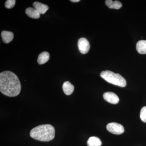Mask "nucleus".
<instances>
[{"label": "nucleus", "mask_w": 146, "mask_h": 146, "mask_svg": "<svg viewBox=\"0 0 146 146\" xmlns=\"http://www.w3.org/2000/svg\"><path fill=\"white\" fill-rule=\"evenodd\" d=\"M21 82L17 76L10 71H5L0 74V91L5 96L16 97L21 92Z\"/></svg>", "instance_id": "f257e3e1"}, {"label": "nucleus", "mask_w": 146, "mask_h": 146, "mask_svg": "<svg viewBox=\"0 0 146 146\" xmlns=\"http://www.w3.org/2000/svg\"><path fill=\"white\" fill-rule=\"evenodd\" d=\"M30 135L31 138L37 141L48 142L54 138V128L49 124L39 125L33 129Z\"/></svg>", "instance_id": "f03ea898"}, {"label": "nucleus", "mask_w": 146, "mask_h": 146, "mask_svg": "<svg viewBox=\"0 0 146 146\" xmlns=\"http://www.w3.org/2000/svg\"><path fill=\"white\" fill-rule=\"evenodd\" d=\"M100 76L107 82L116 86L124 87L126 85L125 80L119 74L106 70L102 72Z\"/></svg>", "instance_id": "7ed1b4c3"}, {"label": "nucleus", "mask_w": 146, "mask_h": 146, "mask_svg": "<svg viewBox=\"0 0 146 146\" xmlns=\"http://www.w3.org/2000/svg\"><path fill=\"white\" fill-rule=\"evenodd\" d=\"M106 128L110 132L116 135H120L124 131L123 126L117 123H109L107 125Z\"/></svg>", "instance_id": "20e7f679"}, {"label": "nucleus", "mask_w": 146, "mask_h": 146, "mask_svg": "<svg viewBox=\"0 0 146 146\" xmlns=\"http://www.w3.org/2000/svg\"><path fill=\"white\" fill-rule=\"evenodd\" d=\"M78 45L80 52L83 54L89 52L90 48V45L89 41L86 38H82L79 39Z\"/></svg>", "instance_id": "39448f33"}, {"label": "nucleus", "mask_w": 146, "mask_h": 146, "mask_svg": "<svg viewBox=\"0 0 146 146\" xmlns=\"http://www.w3.org/2000/svg\"><path fill=\"white\" fill-rule=\"evenodd\" d=\"M103 98L106 101L112 104H117L119 101V97L113 92H106L104 94Z\"/></svg>", "instance_id": "423d86ee"}, {"label": "nucleus", "mask_w": 146, "mask_h": 146, "mask_svg": "<svg viewBox=\"0 0 146 146\" xmlns=\"http://www.w3.org/2000/svg\"><path fill=\"white\" fill-rule=\"evenodd\" d=\"M33 6L40 14H44L49 9L48 5L38 2L33 3Z\"/></svg>", "instance_id": "0eeeda50"}, {"label": "nucleus", "mask_w": 146, "mask_h": 146, "mask_svg": "<svg viewBox=\"0 0 146 146\" xmlns=\"http://www.w3.org/2000/svg\"><path fill=\"white\" fill-rule=\"evenodd\" d=\"M2 38L3 42L5 44H8L12 41L13 38V34L11 32L3 31L2 32Z\"/></svg>", "instance_id": "6e6552de"}, {"label": "nucleus", "mask_w": 146, "mask_h": 146, "mask_svg": "<svg viewBox=\"0 0 146 146\" xmlns=\"http://www.w3.org/2000/svg\"><path fill=\"white\" fill-rule=\"evenodd\" d=\"M74 85H73L70 82H65L63 84V91L67 96H70L72 94L74 91Z\"/></svg>", "instance_id": "1a4fd4ad"}, {"label": "nucleus", "mask_w": 146, "mask_h": 146, "mask_svg": "<svg viewBox=\"0 0 146 146\" xmlns=\"http://www.w3.org/2000/svg\"><path fill=\"white\" fill-rule=\"evenodd\" d=\"M136 48L140 54H146V40H140L136 44Z\"/></svg>", "instance_id": "9d476101"}, {"label": "nucleus", "mask_w": 146, "mask_h": 146, "mask_svg": "<svg viewBox=\"0 0 146 146\" xmlns=\"http://www.w3.org/2000/svg\"><path fill=\"white\" fill-rule=\"evenodd\" d=\"M25 13L29 17L33 19H38L40 16V14L35 9L29 7L25 10Z\"/></svg>", "instance_id": "9b49d317"}, {"label": "nucleus", "mask_w": 146, "mask_h": 146, "mask_svg": "<svg viewBox=\"0 0 146 146\" xmlns=\"http://www.w3.org/2000/svg\"><path fill=\"white\" fill-rule=\"evenodd\" d=\"M105 3L109 8L114 9H119L122 6L121 3L118 1H113L112 0H106V1Z\"/></svg>", "instance_id": "f8f14e48"}, {"label": "nucleus", "mask_w": 146, "mask_h": 146, "mask_svg": "<svg viewBox=\"0 0 146 146\" xmlns=\"http://www.w3.org/2000/svg\"><path fill=\"white\" fill-rule=\"evenodd\" d=\"M49 58V53L47 52H44L39 54L37 59V62L40 65H42L48 62Z\"/></svg>", "instance_id": "ddd939ff"}, {"label": "nucleus", "mask_w": 146, "mask_h": 146, "mask_svg": "<svg viewBox=\"0 0 146 146\" xmlns=\"http://www.w3.org/2000/svg\"><path fill=\"white\" fill-rule=\"evenodd\" d=\"M102 144L99 138L96 136H92L89 138L87 142L88 146H101Z\"/></svg>", "instance_id": "4468645a"}, {"label": "nucleus", "mask_w": 146, "mask_h": 146, "mask_svg": "<svg viewBox=\"0 0 146 146\" xmlns=\"http://www.w3.org/2000/svg\"><path fill=\"white\" fill-rule=\"evenodd\" d=\"M140 118L144 122L146 123V106L142 108L140 112Z\"/></svg>", "instance_id": "2eb2a0df"}, {"label": "nucleus", "mask_w": 146, "mask_h": 146, "mask_svg": "<svg viewBox=\"0 0 146 146\" xmlns=\"http://www.w3.org/2000/svg\"><path fill=\"white\" fill-rule=\"evenodd\" d=\"M15 0H7L5 3V7L7 9H11L14 7L16 3Z\"/></svg>", "instance_id": "dca6fc26"}, {"label": "nucleus", "mask_w": 146, "mask_h": 146, "mask_svg": "<svg viewBox=\"0 0 146 146\" xmlns=\"http://www.w3.org/2000/svg\"><path fill=\"white\" fill-rule=\"evenodd\" d=\"M80 1V0H71L70 1L73 3H77L78 2Z\"/></svg>", "instance_id": "f3484780"}]
</instances>
